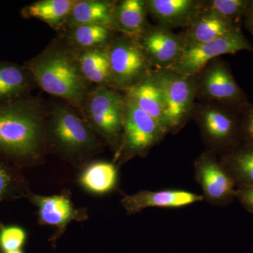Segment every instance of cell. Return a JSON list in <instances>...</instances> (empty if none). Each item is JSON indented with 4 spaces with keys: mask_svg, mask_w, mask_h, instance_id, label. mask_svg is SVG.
Segmentation results:
<instances>
[{
    "mask_svg": "<svg viewBox=\"0 0 253 253\" xmlns=\"http://www.w3.org/2000/svg\"><path fill=\"white\" fill-rule=\"evenodd\" d=\"M46 146L74 166H85L101 142L88 123L65 106L55 108L45 122Z\"/></svg>",
    "mask_w": 253,
    "mask_h": 253,
    "instance_id": "3",
    "label": "cell"
},
{
    "mask_svg": "<svg viewBox=\"0 0 253 253\" xmlns=\"http://www.w3.org/2000/svg\"><path fill=\"white\" fill-rule=\"evenodd\" d=\"M116 2L102 0L76 1L66 21L68 28L80 25L107 26L115 32L114 11Z\"/></svg>",
    "mask_w": 253,
    "mask_h": 253,
    "instance_id": "21",
    "label": "cell"
},
{
    "mask_svg": "<svg viewBox=\"0 0 253 253\" xmlns=\"http://www.w3.org/2000/svg\"><path fill=\"white\" fill-rule=\"evenodd\" d=\"M118 166L108 161L87 163L78 176V184L86 192L102 196L112 192L118 184Z\"/></svg>",
    "mask_w": 253,
    "mask_h": 253,
    "instance_id": "19",
    "label": "cell"
},
{
    "mask_svg": "<svg viewBox=\"0 0 253 253\" xmlns=\"http://www.w3.org/2000/svg\"><path fill=\"white\" fill-rule=\"evenodd\" d=\"M241 30L240 23L204 9L180 35L186 45L214 41Z\"/></svg>",
    "mask_w": 253,
    "mask_h": 253,
    "instance_id": "16",
    "label": "cell"
},
{
    "mask_svg": "<svg viewBox=\"0 0 253 253\" xmlns=\"http://www.w3.org/2000/svg\"><path fill=\"white\" fill-rule=\"evenodd\" d=\"M76 1L42 0L28 5L21 11L24 18L41 20L55 28L66 24Z\"/></svg>",
    "mask_w": 253,
    "mask_h": 253,
    "instance_id": "24",
    "label": "cell"
},
{
    "mask_svg": "<svg viewBox=\"0 0 253 253\" xmlns=\"http://www.w3.org/2000/svg\"><path fill=\"white\" fill-rule=\"evenodd\" d=\"M70 195L68 191H64L52 196H42L31 191L26 198L38 209L39 224L57 229L51 239L54 247L70 223L73 221H83L88 218L86 210L76 208Z\"/></svg>",
    "mask_w": 253,
    "mask_h": 253,
    "instance_id": "12",
    "label": "cell"
},
{
    "mask_svg": "<svg viewBox=\"0 0 253 253\" xmlns=\"http://www.w3.org/2000/svg\"><path fill=\"white\" fill-rule=\"evenodd\" d=\"M138 42L154 70L172 67L185 45L180 33L176 34L158 25H149Z\"/></svg>",
    "mask_w": 253,
    "mask_h": 253,
    "instance_id": "13",
    "label": "cell"
},
{
    "mask_svg": "<svg viewBox=\"0 0 253 253\" xmlns=\"http://www.w3.org/2000/svg\"><path fill=\"white\" fill-rule=\"evenodd\" d=\"M239 111L214 103H195L191 119L199 126L206 149L217 156L240 142Z\"/></svg>",
    "mask_w": 253,
    "mask_h": 253,
    "instance_id": "5",
    "label": "cell"
},
{
    "mask_svg": "<svg viewBox=\"0 0 253 253\" xmlns=\"http://www.w3.org/2000/svg\"><path fill=\"white\" fill-rule=\"evenodd\" d=\"M113 89L123 92L154 72V68L139 42L129 37L115 36L109 45Z\"/></svg>",
    "mask_w": 253,
    "mask_h": 253,
    "instance_id": "9",
    "label": "cell"
},
{
    "mask_svg": "<svg viewBox=\"0 0 253 253\" xmlns=\"http://www.w3.org/2000/svg\"><path fill=\"white\" fill-rule=\"evenodd\" d=\"M82 73L89 83L97 86L113 88L109 46L78 51Z\"/></svg>",
    "mask_w": 253,
    "mask_h": 253,
    "instance_id": "22",
    "label": "cell"
},
{
    "mask_svg": "<svg viewBox=\"0 0 253 253\" xmlns=\"http://www.w3.org/2000/svg\"><path fill=\"white\" fill-rule=\"evenodd\" d=\"M30 192L21 168L0 156V203L27 198Z\"/></svg>",
    "mask_w": 253,
    "mask_h": 253,
    "instance_id": "25",
    "label": "cell"
},
{
    "mask_svg": "<svg viewBox=\"0 0 253 253\" xmlns=\"http://www.w3.org/2000/svg\"><path fill=\"white\" fill-rule=\"evenodd\" d=\"M146 0H123L116 2L115 31L138 41L149 26Z\"/></svg>",
    "mask_w": 253,
    "mask_h": 253,
    "instance_id": "20",
    "label": "cell"
},
{
    "mask_svg": "<svg viewBox=\"0 0 253 253\" xmlns=\"http://www.w3.org/2000/svg\"><path fill=\"white\" fill-rule=\"evenodd\" d=\"M3 253H25L23 249L17 250V251H10V252H6Z\"/></svg>",
    "mask_w": 253,
    "mask_h": 253,
    "instance_id": "32",
    "label": "cell"
},
{
    "mask_svg": "<svg viewBox=\"0 0 253 253\" xmlns=\"http://www.w3.org/2000/svg\"><path fill=\"white\" fill-rule=\"evenodd\" d=\"M245 28L253 36V4L251 10L244 20Z\"/></svg>",
    "mask_w": 253,
    "mask_h": 253,
    "instance_id": "31",
    "label": "cell"
},
{
    "mask_svg": "<svg viewBox=\"0 0 253 253\" xmlns=\"http://www.w3.org/2000/svg\"><path fill=\"white\" fill-rule=\"evenodd\" d=\"M35 83L48 94L84 107L89 84L82 73L78 52L59 45L50 46L24 64Z\"/></svg>",
    "mask_w": 253,
    "mask_h": 253,
    "instance_id": "2",
    "label": "cell"
},
{
    "mask_svg": "<svg viewBox=\"0 0 253 253\" xmlns=\"http://www.w3.org/2000/svg\"><path fill=\"white\" fill-rule=\"evenodd\" d=\"M196 100L200 102L221 104L239 112L250 103L229 63L219 58L210 61L196 75Z\"/></svg>",
    "mask_w": 253,
    "mask_h": 253,
    "instance_id": "8",
    "label": "cell"
},
{
    "mask_svg": "<svg viewBox=\"0 0 253 253\" xmlns=\"http://www.w3.org/2000/svg\"><path fill=\"white\" fill-rule=\"evenodd\" d=\"M204 201L202 195L184 189H168L142 190L136 194L124 195L121 204L128 214H134L146 208H181Z\"/></svg>",
    "mask_w": 253,
    "mask_h": 253,
    "instance_id": "14",
    "label": "cell"
},
{
    "mask_svg": "<svg viewBox=\"0 0 253 253\" xmlns=\"http://www.w3.org/2000/svg\"><path fill=\"white\" fill-rule=\"evenodd\" d=\"M123 93L166 129L164 125V97L161 86L155 76L154 71L149 76L123 91Z\"/></svg>",
    "mask_w": 253,
    "mask_h": 253,
    "instance_id": "17",
    "label": "cell"
},
{
    "mask_svg": "<svg viewBox=\"0 0 253 253\" xmlns=\"http://www.w3.org/2000/svg\"><path fill=\"white\" fill-rule=\"evenodd\" d=\"M165 102L164 125L168 134H175L192 116L196 103V76H186L170 70H154Z\"/></svg>",
    "mask_w": 253,
    "mask_h": 253,
    "instance_id": "7",
    "label": "cell"
},
{
    "mask_svg": "<svg viewBox=\"0 0 253 253\" xmlns=\"http://www.w3.org/2000/svg\"><path fill=\"white\" fill-rule=\"evenodd\" d=\"M241 51L253 53V44L241 30L214 41L184 45L180 57L168 70L183 76H195L212 60Z\"/></svg>",
    "mask_w": 253,
    "mask_h": 253,
    "instance_id": "10",
    "label": "cell"
},
{
    "mask_svg": "<svg viewBox=\"0 0 253 253\" xmlns=\"http://www.w3.org/2000/svg\"><path fill=\"white\" fill-rule=\"evenodd\" d=\"M239 136L241 144H253V103L240 111Z\"/></svg>",
    "mask_w": 253,
    "mask_h": 253,
    "instance_id": "29",
    "label": "cell"
},
{
    "mask_svg": "<svg viewBox=\"0 0 253 253\" xmlns=\"http://www.w3.org/2000/svg\"><path fill=\"white\" fill-rule=\"evenodd\" d=\"M28 239L27 231L18 225L0 223V251L1 253L23 249Z\"/></svg>",
    "mask_w": 253,
    "mask_h": 253,
    "instance_id": "28",
    "label": "cell"
},
{
    "mask_svg": "<svg viewBox=\"0 0 253 253\" xmlns=\"http://www.w3.org/2000/svg\"><path fill=\"white\" fill-rule=\"evenodd\" d=\"M149 14L158 26L172 29L189 27L204 9V0H146Z\"/></svg>",
    "mask_w": 253,
    "mask_h": 253,
    "instance_id": "15",
    "label": "cell"
},
{
    "mask_svg": "<svg viewBox=\"0 0 253 253\" xmlns=\"http://www.w3.org/2000/svg\"><path fill=\"white\" fill-rule=\"evenodd\" d=\"M115 31L101 25H80L70 28L69 40L73 45L81 50L109 46Z\"/></svg>",
    "mask_w": 253,
    "mask_h": 253,
    "instance_id": "26",
    "label": "cell"
},
{
    "mask_svg": "<svg viewBox=\"0 0 253 253\" xmlns=\"http://www.w3.org/2000/svg\"><path fill=\"white\" fill-rule=\"evenodd\" d=\"M235 200L246 211L253 214V185L237 186Z\"/></svg>",
    "mask_w": 253,
    "mask_h": 253,
    "instance_id": "30",
    "label": "cell"
},
{
    "mask_svg": "<svg viewBox=\"0 0 253 253\" xmlns=\"http://www.w3.org/2000/svg\"><path fill=\"white\" fill-rule=\"evenodd\" d=\"M218 158L236 187L253 185V144H239Z\"/></svg>",
    "mask_w": 253,
    "mask_h": 253,
    "instance_id": "23",
    "label": "cell"
},
{
    "mask_svg": "<svg viewBox=\"0 0 253 253\" xmlns=\"http://www.w3.org/2000/svg\"><path fill=\"white\" fill-rule=\"evenodd\" d=\"M253 0H204V9L240 23L249 14Z\"/></svg>",
    "mask_w": 253,
    "mask_h": 253,
    "instance_id": "27",
    "label": "cell"
},
{
    "mask_svg": "<svg viewBox=\"0 0 253 253\" xmlns=\"http://www.w3.org/2000/svg\"><path fill=\"white\" fill-rule=\"evenodd\" d=\"M35 84L24 66L0 61V104L26 97Z\"/></svg>",
    "mask_w": 253,
    "mask_h": 253,
    "instance_id": "18",
    "label": "cell"
},
{
    "mask_svg": "<svg viewBox=\"0 0 253 253\" xmlns=\"http://www.w3.org/2000/svg\"><path fill=\"white\" fill-rule=\"evenodd\" d=\"M125 96V95H124ZM122 142L113 163L122 166L134 157L146 156L168 134L163 126L125 96Z\"/></svg>",
    "mask_w": 253,
    "mask_h": 253,
    "instance_id": "6",
    "label": "cell"
},
{
    "mask_svg": "<svg viewBox=\"0 0 253 253\" xmlns=\"http://www.w3.org/2000/svg\"><path fill=\"white\" fill-rule=\"evenodd\" d=\"M194 174L208 204L226 207L235 201V182L217 154L207 149L202 151L195 160Z\"/></svg>",
    "mask_w": 253,
    "mask_h": 253,
    "instance_id": "11",
    "label": "cell"
},
{
    "mask_svg": "<svg viewBox=\"0 0 253 253\" xmlns=\"http://www.w3.org/2000/svg\"><path fill=\"white\" fill-rule=\"evenodd\" d=\"M84 109L86 122L116 156L122 142L126 110L124 94L113 88L98 86L88 94Z\"/></svg>",
    "mask_w": 253,
    "mask_h": 253,
    "instance_id": "4",
    "label": "cell"
},
{
    "mask_svg": "<svg viewBox=\"0 0 253 253\" xmlns=\"http://www.w3.org/2000/svg\"><path fill=\"white\" fill-rule=\"evenodd\" d=\"M46 146L45 122L38 104L22 98L0 104V156L22 169L33 166Z\"/></svg>",
    "mask_w": 253,
    "mask_h": 253,
    "instance_id": "1",
    "label": "cell"
}]
</instances>
